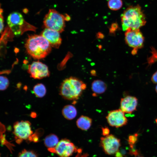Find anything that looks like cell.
Instances as JSON below:
<instances>
[{"mask_svg": "<svg viewBox=\"0 0 157 157\" xmlns=\"http://www.w3.org/2000/svg\"><path fill=\"white\" fill-rule=\"evenodd\" d=\"M120 140L112 134L101 137L100 145L105 153L113 155L118 151L120 146Z\"/></svg>", "mask_w": 157, "mask_h": 157, "instance_id": "obj_8", "label": "cell"}, {"mask_svg": "<svg viewBox=\"0 0 157 157\" xmlns=\"http://www.w3.org/2000/svg\"><path fill=\"white\" fill-rule=\"evenodd\" d=\"M64 15L60 13L54 9H50L45 15L43 23L46 28L63 32L65 27Z\"/></svg>", "mask_w": 157, "mask_h": 157, "instance_id": "obj_4", "label": "cell"}, {"mask_svg": "<svg viewBox=\"0 0 157 157\" xmlns=\"http://www.w3.org/2000/svg\"><path fill=\"white\" fill-rule=\"evenodd\" d=\"M108 124L111 126L118 128L124 126L127 123V119L124 113L121 109L110 111L106 116Z\"/></svg>", "mask_w": 157, "mask_h": 157, "instance_id": "obj_11", "label": "cell"}, {"mask_svg": "<svg viewBox=\"0 0 157 157\" xmlns=\"http://www.w3.org/2000/svg\"><path fill=\"white\" fill-rule=\"evenodd\" d=\"M82 149H78L77 154L75 157H88V154L87 153L82 154Z\"/></svg>", "mask_w": 157, "mask_h": 157, "instance_id": "obj_25", "label": "cell"}, {"mask_svg": "<svg viewBox=\"0 0 157 157\" xmlns=\"http://www.w3.org/2000/svg\"><path fill=\"white\" fill-rule=\"evenodd\" d=\"M28 72L31 77L35 79H41L50 74L47 66L39 61H34L28 65Z\"/></svg>", "mask_w": 157, "mask_h": 157, "instance_id": "obj_10", "label": "cell"}, {"mask_svg": "<svg viewBox=\"0 0 157 157\" xmlns=\"http://www.w3.org/2000/svg\"><path fill=\"white\" fill-rule=\"evenodd\" d=\"M18 157H38L34 152L24 149L19 154Z\"/></svg>", "mask_w": 157, "mask_h": 157, "instance_id": "obj_20", "label": "cell"}, {"mask_svg": "<svg viewBox=\"0 0 157 157\" xmlns=\"http://www.w3.org/2000/svg\"><path fill=\"white\" fill-rule=\"evenodd\" d=\"M118 28V25L117 24L114 23L113 24L111 27L109 29L110 33H113Z\"/></svg>", "mask_w": 157, "mask_h": 157, "instance_id": "obj_26", "label": "cell"}, {"mask_svg": "<svg viewBox=\"0 0 157 157\" xmlns=\"http://www.w3.org/2000/svg\"><path fill=\"white\" fill-rule=\"evenodd\" d=\"M62 113L65 118L71 120L76 117L77 115V111L75 107L73 105H68L63 108Z\"/></svg>", "mask_w": 157, "mask_h": 157, "instance_id": "obj_16", "label": "cell"}, {"mask_svg": "<svg viewBox=\"0 0 157 157\" xmlns=\"http://www.w3.org/2000/svg\"><path fill=\"white\" fill-rule=\"evenodd\" d=\"M23 11L24 13H27L28 10L27 9H25L23 10Z\"/></svg>", "mask_w": 157, "mask_h": 157, "instance_id": "obj_32", "label": "cell"}, {"mask_svg": "<svg viewBox=\"0 0 157 157\" xmlns=\"http://www.w3.org/2000/svg\"><path fill=\"white\" fill-rule=\"evenodd\" d=\"M121 19L124 31L139 29L146 22L145 15L138 5L128 7L121 15Z\"/></svg>", "mask_w": 157, "mask_h": 157, "instance_id": "obj_2", "label": "cell"}, {"mask_svg": "<svg viewBox=\"0 0 157 157\" xmlns=\"http://www.w3.org/2000/svg\"><path fill=\"white\" fill-rule=\"evenodd\" d=\"M7 21L8 26L15 35H19L22 33V28L26 21L21 13L16 12L11 13Z\"/></svg>", "mask_w": 157, "mask_h": 157, "instance_id": "obj_9", "label": "cell"}, {"mask_svg": "<svg viewBox=\"0 0 157 157\" xmlns=\"http://www.w3.org/2000/svg\"><path fill=\"white\" fill-rule=\"evenodd\" d=\"M102 134L104 136H106L109 134L110 130L107 127H103L101 128Z\"/></svg>", "mask_w": 157, "mask_h": 157, "instance_id": "obj_24", "label": "cell"}, {"mask_svg": "<svg viewBox=\"0 0 157 157\" xmlns=\"http://www.w3.org/2000/svg\"><path fill=\"white\" fill-rule=\"evenodd\" d=\"M86 88L85 84L78 78L71 77L64 80L60 85V94L65 99L75 101Z\"/></svg>", "mask_w": 157, "mask_h": 157, "instance_id": "obj_3", "label": "cell"}, {"mask_svg": "<svg viewBox=\"0 0 157 157\" xmlns=\"http://www.w3.org/2000/svg\"><path fill=\"white\" fill-rule=\"evenodd\" d=\"M64 15L65 19L66 21H69L70 19V16L67 14H65Z\"/></svg>", "mask_w": 157, "mask_h": 157, "instance_id": "obj_29", "label": "cell"}, {"mask_svg": "<svg viewBox=\"0 0 157 157\" xmlns=\"http://www.w3.org/2000/svg\"><path fill=\"white\" fill-rule=\"evenodd\" d=\"M0 90H4L7 88L8 87L9 85V81L7 77L3 76H0Z\"/></svg>", "mask_w": 157, "mask_h": 157, "instance_id": "obj_21", "label": "cell"}, {"mask_svg": "<svg viewBox=\"0 0 157 157\" xmlns=\"http://www.w3.org/2000/svg\"><path fill=\"white\" fill-rule=\"evenodd\" d=\"M59 142L58 137L56 135L53 134L46 136L44 140V145L48 149L54 148Z\"/></svg>", "mask_w": 157, "mask_h": 157, "instance_id": "obj_17", "label": "cell"}, {"mask_svg": "<svg viewBox=\"0 0 157 157\" xmlns=\"http://www.w3.org/2000/svg\"><path fill=\"white\" fill-rule=\"evenodd\" d=\"M91 74L93 76H95L96 75V72L95 70H92L91 71Z\"/></svg>", "mask_w": 157, "mask_h": 157, "instance_id": "obj_31", "label": "cell"}, {"mask_svg": "<svg viewBox=\"0 0 157 157\" xmlns=\"http://www.w3.org/2000/svg\"><path fill=\"white\" fill-rule=\"evenodd\" d=\"M125 40L129 46L137 50L143 46L144 37L139 29H128L125 34Z\"/></svg>", "mask_w": 157, "mask_h": 157, "instance_id": "obj_7", "label": "cell"}, {"mask_svg": "<svg viewBox=\"0 0 157 157\" xmlns=\"http://www.w3.org/2000/svg\"><path fill=\"white\" fill-rule=\"evenodd\" d=\"M138 135V134L135 133L129 137L128 141L131 149H133L134 145L137 140Z\"/></svg>", "mask_w": 157, "mask_h": 157, "instance_id": "obj_22", "label": "cell"}, {"mask_svg": "<svg viewBox=\"0 0 157 157\" xmlns=\"http://www.w3.org/2000/svg\"><path fill=\"white\" fill-rule=\"evenodd\" d=\"M122 0H109L108 3V8L113 10L119 9L122 6Z\"/></svg>", "mask_w": 157, "mask_h": 157, "instance_id": "obj_19", "label": "cell"}, {"mask_svg": "<svg viewBox=\"0 0 157 157\" xmlns=\"http://www.w3.org/2000/svg\"><path fill=\"white\" fill-rule=\"evenodd\" d=\"M49 42L51 46L58 48L62 42L59 32L52 29L46 28L42 31V35Z\"/></svg>", "mask_w": 157, "mask_h": 157, "instance_id": "obj_12", "label": "cell"}, {"mask_svg": "<svg viewBox=\"0 0 157 157\" xmlns=\"http://www.w3.org/2000/svg\"><path fill=\"white\" fill-rule=\"evenodd\" d=\"M115 156L116 157H123L122 154L118 151L115 153Z\"/></svg>", "mask_w": 157, "mask_h": 157, "instance_id": "obj_30", "label": "cell"}, {"mask_svg": "<svg viewBox=\"0 0 157 157\" xmlns=\"http://www.w3.org/2000/svg\"><path fill=\"white\" fill-rule=\"evenodd\" d=\"M155 90H156V93H157V85H156V87Z\"/></svg>", "mask_w": 157, "mask_h": 157, "instance_id": "obj_33", "label": "cell"}, {"mask_svg": "<svg viewBox=\"0 0 157 157\" xmlns=\"http://www.w3.org/2000/svg\"><path fill=\"white\" fill-rule=\"evenodd\" d=\"M25 47L28 53L35 59L45 58L51 50L49 42L42 35H28Z\"/></svg>", "mask_w": 157, "mask_h": 157, "instance_id": "obj_1", "label": "cell"}, {"mask_svg": "<svg viewBox=\"0 0 157 157\" xmlns=\"http://www.w3.org/2000/svg\"><path fill=\"white\" fill-rule=\"evenodd\" d=\"M92 123V120L90 117L81 115L77 120L76 124L77 127L83 131H87L90 129Z\"/></svg>", "mask_w": 157, "mask_h": 157, "instance_id": "obj_15", "label": "cell"}, {"mask_svg": "<svg viewBox=\"0 0 157 157\" xmlns=\"http://www.w3.org/2000/svg\"><path fill=\"white\" fill-rule=\"evenodd\" d=\"M97 37L99 39H103L104 37V35L101 32L98 33L96 35Z\"/></svg>", "mask_w": 157, "mask_h": 157, "instance_id": "obj_28", "label": "cell"}, {"mask_svg": "<svg viewBox=\"0 0 157 157\" xmlns=\"http://www.w3.org/2000/svg\"></svg>", "mask_w": 157, "mask_h": 157, "instance_id": "obj_34", "label": "cell"}, {"mask_svg": "<svg viewBox=\"0 0 157 157\" xmlns=\"http://www.w3.org/2000/svg\"><path fill=\"white\" fill-rule=\"evenodd\" d=\"M33 91L37 97L42 98L46 94V90L45 86L43 84L38 83L34 86Z\"/></svg>", "mask_w": 157, "mask_h": 157, "instance_id": "obj_18", "label": "cell"}, {"mask_svg": "<svg viewBox=\"0 0 157 157\" xmlns=\"http://www.w3.org/2000/svg\"><path fill=\"white\" fill-rule=\"evenodd\" d=\"M138 99L133 96H127L121 99L120 109L124 113L131 114L136 110Z\"/></svg>", "mask_w": 157, "mask_h": 157, "instance_id": "obj_13", "label": "cell"}, {"mask_svg": "<svg viewBox=\"0 0 157 157\" xmlns=\"http://www.w3.org/2000/svg\"><path fill=\"white\" fill-rule=\"evenodd\" d=\"M13 128V133L16 141L19 144L23 140L30 138L33 133L31 124L28 121L16 122L14 124Z\"/></svg>", "mask_w": 157, "mask_h": 157, "instance_id": "obj_5", "label": "cell"}, {"mask_svg": "<svg viewBox=\"0 0 157 157\" xmlns=\"http://www.w3.org/2000/svg\"><path fill=\"white\" fill-rule=\"evenodd\" d=\"M3 10L1 8L0 9V33H1L3 31V27H4V25H3Z\"/></svg>", "mask_w": 157, "mask_h": 157, "instance_id": "obj_23", "label": "cell"}, {"mask_svg": "<svg viewBox=\"0 0 157 157\" xmlns=\"http://www.w3.org/2000/svg\"><path fill=\"white\" fill-rule=\"evenodd\" d=\"M78 149L72 142L66 139L59 141L54 148L48 149L49 151L57 154L59 157H70L77 152Z\"/></svg>", "mask_w": 157, "mask_h": 157, "instance_id": "obj_6", "label": "cell"}, {"mask_svg": "<svg viewBox=\"0 0 157 157\" xmlns=\"http://www.w3.org/2000/svg\"><path fill=\"white\" fill-rule=\"evenodd\" d=\"M152 81L154 83H157V71L152 75L151 78Z\"/></svg>", "mask_w": 157, "mask_h": 157, "instance_id": "obj_27", "label": "cell"}, {"mask_svg": "<svg viewBox=\"0 0 157 157\" xmlns=\"http://www.w3.org/2000/svg\"><path fill=\"white\" fill-rule=\"evenodd\" d=\"M91 89L93 92V95L104 93L107 89V85L103 81L100 80L94 81L92 83Z\"/></svg>", "mask_w": 157, "mask_h": 157, "instance_id": "obj_14", "label": "cell"}]
</instances>
